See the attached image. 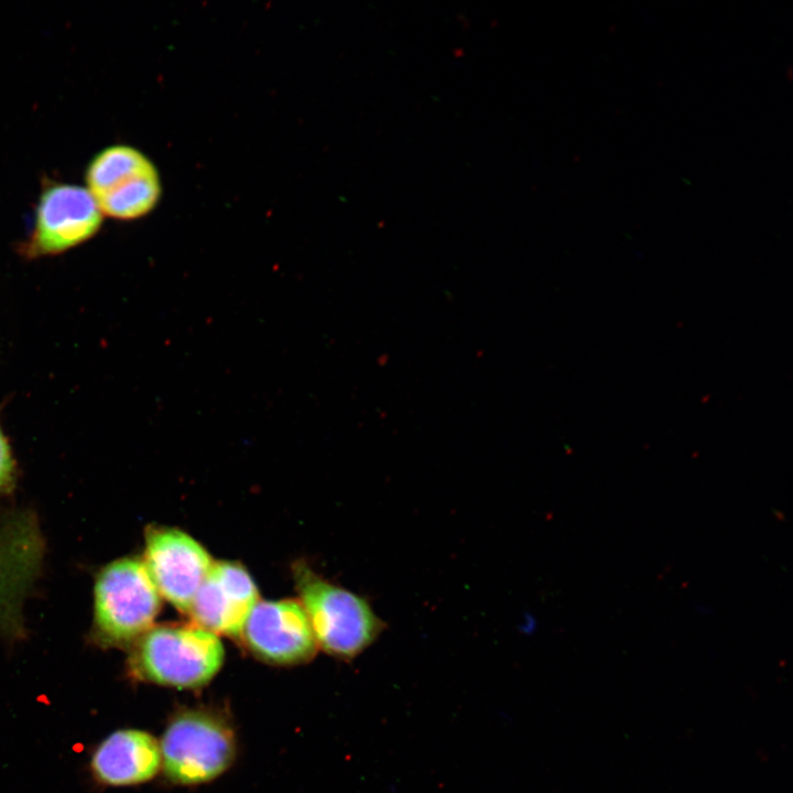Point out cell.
I'll return each instance as SVG.
<instances>
[{"label":"cell","instance_id":"6da1fadb","mask_svg":"<svg viewBox=\"0 0 793 793\" xmlns=\"http://www.w3.org/2000/svg\"><path fill=\"white\" fill-rule=\"evenodd\" d=\"M224 647L196 624L151 627L134 643L129 671L139 681L178 689L207 685L219 672Z\"/></svg>","mask_w":793,"mask_h":793},{"label":"cell","instance_id":"7a4b0ae2","mask_svg":"<svg viewBox=\"0 0 793 793\" xmlns=\"http://www.w3.org/2000/svg\"><path fill=\"white\" fill-rule=\"evenodd\" d=\"M161 596L142 561L117 560L97 575L91 637L102 647L134 643L151 627Z\"/></svg>","mask_w":793,"mask_h":793},{"label":"cell","instance_id":"3957f363","mask_svg":"<svg viewBox=\"0 0 793 793\" xmlns=\"http://www.w3.org/2000/svg\"><path fill=\"white\" fill-rule=\"evenodd\" d=\"M161 770L178 785L210 782L233 763V730L219 715L187 708L174 715L159 741Z\"/></svg>","mask_w":793,"mask_h":793},{"label":"cell","instance_id":"277c9868","mask_svg":"<svg viewBox=\"0 0 793 793\" xmlns=\"http://www.w3.org/2000/svg\"><path fill=\"white\" fill-rule=\"evenodd\" d=\"M293 572L317 645L326 652L355 658L384 629L362 597L319 578L304 564H297Z\"/></svg>","mask_w":793,"mask_h":793},{"label":"cell","instance_id":"5b68a950","mask_svg":"<svg viewBox=\"0 0 793 793\" xmlns=\"http://www.w3.org/2000/svg\"><path fill=\"white\" fill-rule=\"evenodd\" d=\"M86 182L101 213L120 220L144 216L161 195L155 166L128 145H112L99 152L88 165Z\"/></svg>","mask_w":793,"mask_h":793},{"label":"cell","instance_id":"8992f818","mask_svg":"<svg viewBox=\"0 0 793 793\" xmlns=\"http://www.w3.org/2000/svg\"><path fill=\"white\" fill-rule=\"evenodd\" d=\"M142 562L160 596L185 613L213 564L195 540L167 528L148 531Z\"/></svg>","mask_w":793,"mask_h":793},{"label":"cell","instance_id":"52a82bcc","mask_svg":"<svg viewBox=\"0 0 793 793\" xmlns=\"http://www.w3.org/2000/svg\"><path fill=\"white\" fill-rule=\"evenodd\" d=\"M101 221L102 213L87 188L52 185L40 197L29 249L33 254L62 252L94 236Z\"/></svg>","mask_w":793,"mask_h":793},{"label":"cell","instance_id":"ba28073f","mask_svg":"<svg viewBox=\"0 0 793 793\" xmlns=\"http://www.w3.org/2000/svg\"><path fill=\"white\" fill-rule=\"evenodd\" d=\"M241 634L251 652L273 664L306 662L315 655L317 649L302 604L290 599L258 602Z\"/></svg>","mask_w":793,"mask_h":793},{"label":"cell","instance_id":"9c48e42d","mask_svg":"<svg viewBox=\"0 0 793 793\" xmlns=\"http://www.w3.org/2000/svg\"><path fill=\"white\" fill-rule=\"evenodd\" d=\"M249 574L228 562L211 564L200 584L188 615L196 626L213 633L241 636L243 626L259 602Z\"/></svg>","mask_w":793,"mask_h":793},{"label":"cell","instance_id":"30bf717a","mask_svg":"<svg viewBox=\"0 0 793 793\" xmlns=\"http://www.w3.org/2000/svg\"><path fill=\"white\" fill-rule=\"evenodd\" d=\"M42 546L30 515L13 512L0 517V630L18 626L21 601L41 564Z\"/></svg>","mask_w":793,"mask_h":793},{"label":"cell","instance_id":"8fae6325","mask_svg":"<svg viewBox=\"0 0 793 793\" xmlns=\"http://www.w3.org/2000/svg\"><path fill=\"white\" fill-rule=\"evenodd\" d=\"M90 770L98 783L130 786L152 780L161 770L159 740L140 729H120L94 750Z\"/></svg>","mask_w":793,"mask_h":793},{"label":"cell","instance_id":"7c38bea8","mask_svg":"<svg viewBox=\"0 0 793 793\" xmlns=\"http://www.w3.org/2000/svg\"><path fill=\"white\" fill-rule=\"evenodd\" d=\"M13 459L7 438L0 430V490L8 487L13 477Z\"/></svg>","mask_w":793,"mask_h":793},{"label":"cell","instance_id":"4fadbf2b","mask_svg":"<svg viewBox=\"0 0 793 793\" xmlns=\"http://www.w3.org/2000/svg\"><path fill=\"white\" fill-rule=\"evenodd\" d=\"M697 610H698L699 612H702L703 615H706V613H709V612H710V609H708V607H705V606H698V609H697Z\"/></svg>","mask_w":793,"mask_h":793}]
</instances>
